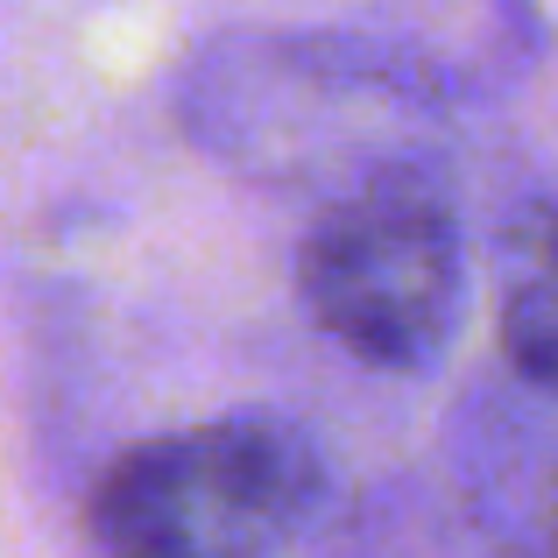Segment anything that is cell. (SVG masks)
Listing matches in <instances>:
<instances>
[{"label": "cell", "instance_id": "cell-1", "mask_svg": "<svg viewBox=\"0 0 558 558\" xmlns=\"http://www.w3.org/2000/svg\"><path fill=\"white\" fill-rule=\"evenodd\" d=\"M326 502V460L283 417H213L128 446L93 481L107 558H283Z\"/></svg>", "mask_w": 558, "mask_h": 558}, {"label": "cell", "instance_id": "cell-2", "mask_svg": "<svg viewBox=\"0 0 558 558\" xmlns=\"http://www.w3.org/2000/svg\"><path fill=\"white\" fill-rule=\"evenodd\" d=\"M298 298L312 326L361 368L417 375L460 332L466 262L460 219L424 178H368L318 213L298 247Z\"/></svg>", "mask_w": 558, "mask_h": 558}, {"label": "cell", "instance_id": "cell-3", "mask_svg": "<svg viewBox=\"0 0 558 558\" xmlns=\"http://www.w3.org/2000/svg\"><path fill=\"white\" fill-rule=\"evenodd\" d=\"M495 332L531 389L558 396V198L523 205L495 247Z\"/></svg>", "mask_w": 558, "mask_h": 558}]
</instances>
